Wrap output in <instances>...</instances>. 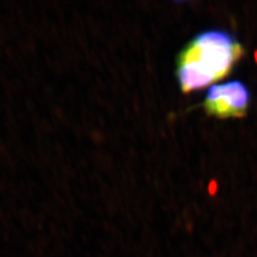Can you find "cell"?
<instances>
[{
    "mask_svg": "<svg viewBox=\"0 0 257 257\" xmlns=\"http://www.w3.org/2000/svg\"><path fill=\"white\" fill-rule=\"evenodd\" d=\"M250 93L241 81L212 85L205 96L204 109L218 118H237L247 113Z\"/></svg>",
    "mask_w": 257,
    "mask_h": 257,
    "instance_id": "7a4b0ae2",
    "label": "cell"
},
{
    "mask_svg": "<svg viewBox=\"0 0 257 257\" xmlns=\"http://www.w3.org/2000/svg\"><path fill=\"white\" fill-rule=\"evenodd\" d=\"M243 55V47L228 32L207 31L184 47L176 62L183 92L198 91L230 74Z\"/></svg>",
    "mask_w": 257,
    "mask_h": 257,
    "instance_id": "6da1fadb",
    "label": "cell"
}]
</instances>
